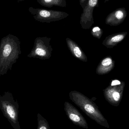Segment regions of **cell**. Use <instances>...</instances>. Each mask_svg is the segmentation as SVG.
I'll use <instances>...</instances> for the list:
<instances>
[{
	"label": "cell",
	"instance_id": "cell-1",
	"mask_svg": "<svg viewBox=\"0 0 129 129\" xmlns=\"http://www.w3.org/2000/svg\"><path fill=\"white\" fill-rule=\"evenodd\" d=\"M20 42L17 36L8 34L0 42V77L11 70L21 54Z\"/></svg>",
	"mask_w": 129,
	"mask_h": 129
},
{
	"label": "cell",
	"instance_id": "cell-2",
	"mask_svg": "<svg viewBox=\"0 0 129 129\" xmlns=\"http://www.w3.org/2000/svg\"><path fill=\"white\" fill-rule=\"evenodd\" d=\"M70 99L85 113L100 125L109 128L107 120L103 116L97 105L91 100L79 92L71 91L69 93Z\"/></svg>",
	"mask_w": 129,
	"mask_h": 129
},
{
	"label": "cell",
	"instance_id": "cell-3",
	"mask_svg": "<svg viewBox=\"0 0 129 129\" xmlns=\"http://www.w3.org/2000/svg\"><path fill=\"white\" fill-rule=\"evenodd\" d=\"M0 110L14 129H21L19 122V105L10 91L0 95Z\"/></svg>",
	"mask_w": 129,
	"mask_h": 129
},
{
	"label": "cell",
	"instance_id": "cell-4",
	"mask_svg": "<svg viewBox=\"0 0 129 129\" xmlns=\"http://www.w3.org/2000/svg\"><path fill=\"white\" fill-rule=\"evenodd\" d=\"M51 40V38L47 37L36 38L34 41L33 48L27 57L41 60L50 59L53 51L50 44Z\"/></svg>",
	"mask_w": 129,
	"mask_h": 129
},
{
	"label": "cell",
	"instance_id": "cell-5",
	"mask_svg": "<svg viewBox=\"0 0 129 129\" xmlns=\"http://www.w3.org/2000/svg\"><path fill=\"white\" fill-rule=\"evenodd\" d=\"M29 11L36 21L42 23H49L59 21L66 18L69 14L60 11L48 10L42 8H29Z\"/></svg>",
	"mask_w": 129,
	"mask_h": 129
},
{
	"label": "cell",
	"instance_id": "cell-6",
	"mask_svg": "<svg viewBox=\"0 0 129 129\" xmlns=\"http://www.w3.org/2000/svg\"><path fill=\"white\" fill-rule=\"evenodd\" d=\"M125 86V82L112 80L109 86L103 90L105 99L113 106H119L122 98Z\"/></svg>",
	"mask_w": 129,
	"mask_h": 129
},
{
	"label": "cell",
	"instance_id": "cell-7",
	"mask_svg": "<svg viewBox=\"0 0 129 129\" xmlns=\"http://www.w3.org/2000/svg\"><path fill=\"white\" fill-rule=\"evenodd\" d=\"M99 0H88L80 16V24L83 29H89L94 24V9L99 7Z\"/></svg>",
	"mask_w": 129,
	"mask_h": 129
},
{
	"label": "cell",
	"instance_id": "cell-8",
	"mask_svg": "<svg viewBox=\"0 0 129 129\" xmlns=\"http://www.w3.org/2000/svg\"><path fill=\"white\" fill-rule=\"evenodd\" d=\"M64 105L66 115L73 124L83 128L88 129L86 120L75 107L68 102H65Z\"/></svg>",
	"mask_w": 129,
	"mask_h": 129
},
{
	"label": "cell",
	"instance_id": "cell-9",
	"mask_svg": "<svg viewBox=\"0 0 129 129\" xmlns=\"http://www.w3.org/2000/svg\"><path fill=\"white\" fill-rule=\"evenodd\" d=\"M127 16L125 8H119L108 15L105 19V23L111 26H117L124 22Z\"/></svg>",
	"mask_w": 129,
	"mask_h": 129
},
{
	"label": "cell",
	"instance_id": "cell-10",
	"mask_svg": "<svg viewBox=\"0 0 129 129\" xmlns=\"http://www.w3.org/2000/svg\"><path fill=\"white\" fill-rule=\"evenodd\" d=\"M66 41L68 48L74 57L83 62L88 61L87 56L75 42L69 38H67Z\"/></svg>",
	"mask_w": 129,
	"mask_h": 129
},
{
	"label": "cell",
	"instance_id": "cell-11",
	"mask_svg": "<svg viewBox=\"0 0 129 129\" xmlns=\"http://www.w3.org/2000/svg\"><path fill=\"white\" fill-rule=\"evenodd\" d=\"M115 64V61L111 57H107L102 59L96 68V73L99 75L108 74L114 68Z\"/></svg>",
	"mask_w": 129,
	"mask_h": 129
},
{
	"label": "cell",
	"instance_id": "cell-12",
	"mask_svg": "<svg viewBox=\"0 0 129 129\" xmlns=\"http://www.w3.org/2000/svg\"><path fill=\"white\" fill-rule=\"evenodd\" d=\"M127 34V32H122L110 35L106 37L102 44L107 48H113L123 41Z\"/></svg>",
	"mask_w": 129,
	"mask_h": 129
},
{
	"label": "cell",
	"instance_id": "cell-13",
	"mask_svg": "<svg viewBox=\"0 0 129 129\" xmlns=\"http://www.w3.org/2000/svg\"><path fill=\"white\" fill-rule=\"evenodd\" d=\"M38 3L43 7H52L53 6L65 7L67 6L66 0H36Z\"/></svg>",
	"mask_w": 129,
	"mask_h": 129
},
{
	"label": "cell",
	"instance_id": "cell-14",
	"mask_svg": "<svg viewBox=\"0 0 129 129\" xmlns=\"http://www.w3.org/2000/svg\"><path fill=\"white\" fill-rule=\"evenodd\" d=\"M38 126L37 129H50L48 122L41 114H37Z\"/></svg>",
	"mask_w": 129,
	"mask_h": 129
},
{
	"label": "cell",
	"instance_id": "cell-15",
	"mask_svg": "<svg viewBox=\"0 0 129 129\" xmlns=\"http://www.w3.org/2000/svg\"><path fill=\"white\" fill-rule=\"evenodd\" d=\"M103 30L100 27L94 26L91 30V34L93 37L99 39L101 38L103 34Z\"/></svg>",
	"mask_w": 129,
	"mask_h": 129
},
{
	"label": "cell",
	"instance_id": "cell-16",
	"mask_svg": "<svg viewBox=\"0 0 129 129\" xmlns=\"http://www.w3.org/2000/svg\"><path fill=\"white\" fill-rule=\"evenodd\" d=\"M88 0H79L80 4L83 9L85 8L86 5L87 4Z\"/></svg>",
	"mask_w": 129,
	"mask_h": 129
},
{
	"label": "cell",
	"instance_id": "cell-17",
	"mask_svg": "<svg viewBox=\"0 0 129 129\" xmlns=\"http://www.w3.org/2000/svg\"><path fill=\"white\" fill-rule=\"evenodd\" d=\"M24 0H17V1H18V3L19 2H21L23 1Z\"/></svg>",
	"mask_w": 129,
	"mask_h": 129
},
{
	"label": "cell",
	"instance_id": "cell-18",
	"mask_svg": "<svg viewBox=\"0 0 129 129\" xmlns=\"http://www.w3.org/2000/svg\"><path fill=\"white\" fill-rule=\"evenodd\" d=\"M109 1H110V0H105L104 2L105 3H106V2Z\"/></svg>",
	"mask_w": 129,
	"mask_h": 129
}]
</instances>
